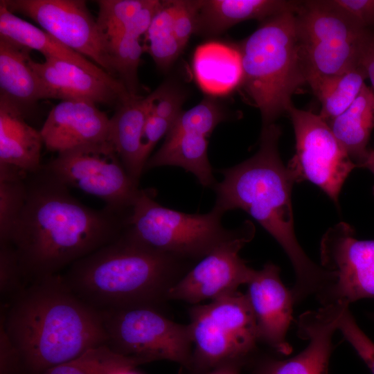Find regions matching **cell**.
Instances as JSON below:
<instances>
[{
    "label": "cell",
    "mask_w": 374,
    "mask_h": 374,
    "mask_svg": "<svg viewBox=\"0 0 374 374\" xmlns=\"http://www.w3.org/2000/svg\"><path fill=\"white\" fill-rule=\"evenodd\" d=\"M25 204L9 242L30 283L57 274L66 265L116 240L131 211L91 208L43 165L26 178Z\"/></svg>",
    "instance_id": "obj_1"
},
{
    "label": "cell",
    "mask_w": 374,
    "mask_h": 374,
    "mask_svg": "<svg viewBox=\"0 0 374 374\" xmlns=\"http://www.w3.org/2000/svg\"><path fill=\"white\" fill-rule=\"evenodd\" d=\"M1 327L15 352V374H41L107 343L100 311L57 274L30 283L11 299Z\"/></svg>",
    "instance_id": "obj_2"
},
{
    "label": "cell",
    "mask_w": 374,
    "mask_h": 374,
    "mask_svg": "<svg viewBox=\"0 0 374 374\" xmlns=\"http://www.w3.org/2000/svg\"><path fill=\"white\" fill-rule=\"evenodd\" d=\"M280 134L275 123L263 125L256 153L219 170L223 179L213 187V207L224 214L244 211L276 240L295 274L292 292L296 303L311 295L317 297L328 286L331 276L307 256L296 239L291 200L295 181L279 154Z\"/></svg>",
    "instance_id": "obj_3"
},
{
    "label": "cell",
    "mask_w": 374,
    "mask_h": 374,
    "mask_svg": "<svg viewBox=\"0 0 374 374\" xmlns=\"http://www.w3.org/2000/svg\"><path fill=\"white\" fill-rule=\"evenodd\" d=\"M195 263L148 249L123 232L79 259L62 276L69 287L98 310L157 308Z\"/></svg>",
    "instance_id": "obj_4"
},
{
    "label": "cell",
    "mask_w": 374,
    "mask_h": 374,
    "mask_svg": "<svg viewBox=\"0 0 374 374\" xmlns=\"http://www.w3.org/2000/svg\"><path fill=\"white\" fill-rule=\"evenodd\" d=\"M238 48L241 85L260 110L262 125L274 123L293 105V94L307 83L296 12L262 21Z\"/></svg>",
    "instance_id": "obj_5"
},
{
    "label": "cell",
    "mask_w": 374,
    "mask_h": 374,
    "mask_svg": "<svg viewBox=\"0 0 374 374\" xmlns=\"http://www.w3.org/2000/svg\"><path fill=\"white\" fill-rule=\"evenodd\" d=\"M154 193L152 189H140L124 231L148 249L197 263L241 231V225L224 228V213L214 207L204 214L186 213L161 206Z\"/></svg>",
    "instance_id": "obj_6"
},
{
    "label": "cell",
    "mask_w": 374,
    "mask_h": 374,
    "mask_svg": "<svg viewBox=\"0 0 374 374\" xmlns=\"http://www.w3.org/2000/svg\"><path fill=\"white\" fill-rule=\"evenodd\" d=\"M188 315L193 351L187 370L208 374L228 364L244 365L254 355L258 339L247 296L240 292L193 305Z\"/></svg>",
    "instance_id": "obj_7"
},
{
    "label": "cell",
    "mask_w": 374,
    "mask_h": 374,
    "mask_svg": "<svg viewBox=\"0 0 374 374\" xmlns=\"http://www.w3.org/2000/svg\"><path fill=\"white\" fill-rule=\"evenodd\" d=\"M296 17L307 83L311 88L359 64L362 46L371 30L353 23L326 0L301 1Z\"/></svg>",
    "instance_id": "obj_8"
},
{
    "label": "cell",
    "mask_w": 374,
    "mask_h": 374,
    "mask_svg": "<svg viewBox=\"0 0 374 374\" xmlns=\"http://www.w3.org/2000/svg\"><path fill=\"white\" fill-rule=\"evenodd\" d=\"M99 311L107 344L116 352L146 363L172 361L187 369L193 346L189 324L176 323L149 306Z\"/></svg>",
    "instance_id": "obj_9"
},
{
    "label": "cell",
    "mask_w": 374,
    "mask_h": 374,
    "mask_svg": "<svg viewBox=\"0 0 374 374\" xmlns=\"http://www.w3.org/2000/svg\"><path fill=\"white\" fill-rule=\"evenodd\" d=\"M44 166L69 188L100 198L106 206L121 213L131 211L141 189L109 140L58 153Z\"/></svg>",
    "instance_id": "obj_10"
},
{
    "label": "cell",
    "mask_w": 374,
    "mask_h": 374,
    "mask_svg": "<svg viewBox=\"0 0 374 374\" xmlns=\"http://www.w3.org/2000/svg\"><path fill=\"white\" fill-rule=\"evenodd\" d=\"M287 113L296 139V152L287 166L294 181L312 182L338 204L345 180L357 166L319 114L293 105Z\"/></svg>",
    "instance_id": "obj_11"
},
{
    "label": "cell",
    "mask_w": 374,
    "mask_h": 374,
    "mask_svg": "<svg viewBox=\"0 0 374 374\" xmlns=\"http://www.w3.org/2000/svg\"><path fill=\"white\" fill-rule=\"evenodd\" d=\"M321 266L332 276L329 286L317 298L321 305H350L374 299V240L355 237L346 222L330 227L320 243Z\"/></svg>",
    "instance_id": "obj_12"
},
{
    "label": "cell",
    "mask_w": 374,
    "mask_h": 374,
    "mask_svg": "<svg viewBox=\"0 0 374 374\" xmlns=\"http://www.w3.org/2000/svg\"><path fill=\"white\" fill-rule=\"evenodd\" d=\"M1 1L10 12L32 19L59 42L91 60L118 79L96 20L90 13L85 1Z\"/></svg>",
    "instance_id": "obj_13"
},
{
    "label": "cell",
    "mask_w": 374,
    "mask_h": 374,
    "mask_svg": "<svg viewBox=\"0 0 374 374\" xmlns=\"http://www.w3.org/2000/svg\"><path fill=\"white\" fill-rule=\"evenodd\" d=\"M240 232L195 263L170 289L168 300L183 301L192 305L213 301L238 291L247 285L255 269L240 256V250L254 237L255 226L245 220Z\"/></svg>",
    "instance_id": "obj_14"
},
{
    "label": "cell",
    "mask_w": 374,
    "mask_h": 374,
    "mask_svg": "<svg viewBox=\"0 0 374 374\" xmlns=\"http://www.w3.org/2000/svg\"><path fill=\"white\" fill-rule=\"evenodd\" d=\"M346 307L349 305L333 303L303 313L297 321V332L308 341L305 348L288 359L262 357L256 362L254 373L328 374L333 335Z\"/></svg>",
    "instance_id": "obj_15"
},
{
    "label": "cell",
    "mask_w": 374,
    "mask_h": 374,
    "mask_svg": "<svg viewBox=\"0 0 374 374\" xmlns=\"http://www.w3.org/2000/svg\"><path fill=\"white\" fill-rule=\"evenodd\" d=\"M245 293L253 313L258 339L277 353L289 355L292 347L287 334L292 321L295 303L292 290L280 277V268L271 262L265 263L247 284Z\"/></svg>",
    "instance_id": "obj_16"
},
{
    "label": "cell",
    "mask_w": 374,
    "mask_h": 374,
    "mask_svg": "<svg viewBox=\"0 0 374 374\" xmlns=\"http://www.w3.org/2000/svg\"><path fill=\"white\" fill-rule=\"evenodd\" d=\"M44 145L60 153L109 140V118L86 100H62L49 112L41 129Z\"/></svg>",
    "instance_id": "obj_17"
},
{
    "label": "cell",
    "mask_w": 374,
    "mask_h": 374,
    "mask_svg": "<svg viewBox=\"0 0 374 374\" xmlns=\"http://www.w3.org/2000/svg\"><path fill=\"white\" fill-rule=\"evenodd\" d=\"M30 64L42 87L44 99L86 100L94 104H120V96L106 82L81 67L63 60L46 57Z\"/></svg>",
    "instance_id": "obj_18"
},
{
    "label": "cell",
    "mask_w": 374,
    "mask_h": 374,
    "mask_svg": "<svg viewBox=\"0 0 374 374\" xmlns=\"http://www.w3.org/2000/svg\"><path fill=\"white\" fill-rule=\"evenodd\" d=\"M0 35L8 37L44 57H51L75 64L109 85L122 102L131 96L123 84L88 58L67 47L52 35L10 12L0 1Z\"/></svg>",
    "instance_id": "obj_19"
},
{
    "label": "cell",
    "mask_w": 374,
    "mask_h": 374,
    "mask_svg": "<svg viewBox=\"0 0 374 374\" xmlns=\"http://www.w3.org/2000/svg\"><path fill=\"white\" fill-rule=\"evenodd\" d=\"M44 145L40 131L30 126L15 104L0 96V163L27 173L39 170Z\"/></svg>",
    "instance_id": "obj_20"
},
{
    "label": "cell",
    "mask_w": 374,
    "mask_h": 374,
    "mask_svg": "<svg viewBox=\"0 0 374 374\" xmlns=\"http://www.w3.org/2000/svg\"><path fill=\"white\" fill-rule=\"evenodd\" d=\"M30 51L0 35V96L17 106L25 116L44 99L41 82L30 64Z\"/></svg>",
    "instance_id": "obj_21"
},
{
    "label": "cell",
    "mask_w": 374,
    "mask_h": 374,
    "mask_svg": "<svg viewBox=\"0 0 374 374\" xmlns=\"http://www.w3.org/2000/svg\"><path fill=\"white\" fill-rule=\"evenodd\" d=\"M300 3L285 0H202L195 33L204 36L217 35L243 21H264L280 13L296 12Z\"/></svg>",
    "instance_id": "obj_22"
},
{
    "label": "cell",
    "mask_w": 374,
    "mask_h": 374,
    "mask_svg": "<svg viewBox=\"0 0 374 374\" xmlns=\"http://www.w3.org/2000/svg\"><path fill=\"white\" fill-rule=\"evenodd\" d=\"M150 109L148 96L121 103L109 118V141L127 173L139 181L145 171L141 139Z\"/></svg>",
    "instance_id": "obj_23"
},
{
    "label": "cell",
    "mask_w": 374,
    "mask_h": 374,
    "mask_svg": "<svg viewBox=\"0 0 374 374\" xmlns=\"http://www.w3.org/2000/svg\"><path fill=\"white\" fill-rule=\"evenodd\" d=\"M193 69L199 87L211 96L227 94L242 81L238 48L222 42L211 41L197 46L193 55Z\"/></svg>",
    "instance_id": "obj_24"
},
{
    "label": "cell",
    "mask_w": 374,
    "mask_h": 374,
    "mask_svg": "<svg viewBox=\"0 0 374 374\" xmlns=\"http://www.w3.org/2000/svg\"><path fill=\"white\" fill-rule=\"evenodd\" d=\"M208 136L185 132L166 136L161 148L146 162L145 170L166 166H178L193 173L204 187L217 183L208 157Z\"/></svg>",
    "instance_id": "obj_25"
},
{
    "label": "cell",
    "mask_w": 374,
    "mask_h": 374,
    "mask_svg": "<svg viewBox=\"0 0 374 374\" xmlns=\"http://www.w3.org/2000/svg\"><path fill=\"white\" fill-rule=\"evenodd\" d=\"M327 123L357 167H362L374 128V93L371 88L364 84L351 105Z\"/></svg>",
    "instance_id": "obj_26"
},
{
    "label": "cell",
    "mask_w": 374,
    "mask_h": 374,
    "mask_svg": "<svg viewBox=\"0 0 374 374\" xmlns=\"http://www.w3.org/2000/svg\"><path fill=\"white\" fill-rule=\"evenodd\" d=\"M161 1L149 0L127 24L110 50L113 66L118 80L132 97L139 96L138 68L144 50L140 43Z\"/></svg>",
    "instance_id": "obj_27"
},
{
    "label": "cell",
    "mask_w": 374,
    "mask_h": 374,
    "mask_svg": "<svg viewBox=\"0 0 374 374\" xmlns=\"http://www.w3.org/2000/svg\"><path fill=\"white\" fill-rule=\"evenodd\" d=\"M366 78L359 64L317 82L312 89L321 103L319 116L328 123L345 112L358 96Z\"/></svg>",
    "instance_id": "obj_28"
},
{
    "label": "cell",
    "mask_w": 374,
    "mask_h": 374,
    "mask_svg": "<svg viewBox=\"0 0 374 374\" xmlns=\"http://www.w3.org/2000/svg\"><path fill=\"white\" fill-rule=\"evenodd\" d=\"M178 0L161 1L145 32L143 48L161 70H167L183 51L174 32Z\"/></svg>",
    "instance_id": "obj_29"
},
{
    "label": "cell",
    "mask_w": 374,
    "mask_h": 374,
    "mask_svg": "<svg viewBox=\"0 0 374 374\" xmlns=\"http://www.w3.org/2000/svg\"><path fill=\"white\" fill-rule=\"evenodd\" d=\"M145 363L140 358L124 355L107 344H103L41 374H113L120 369Z\"/></svg>",
    "instance_id": "obj_30"
},
{
    "label": "cell",
    "mask_w": 374,
    "mask_h": 374,
    "mask_svg": "<svg viewBox=\"0 0 374 374\" xmlns=\"http://www.w3.org/2000/svg\"><path fill=\"white\" fill-rule=\"evenodd\" d=\"M149 0H98L96 24L110 53L113 45L135 15ZM110 55V53H109Z\"/></svg>",
    "instance_id": "obj_31"
},
{
    "label": "cell",
    "mask_w": 374,
    "mask_h": 374,
    "mask_svg": "<svg viewBox=\"0 0 374 374\" xmlns=\"http://www.w3.org/2000/svg\"><path fill=\"white\" fill-rule=\"evenodd\" d=\"M226 116L218 104L204 99L195 107L182 112L166 136L185 132H196L209 136Z\"/></svg>",
    "instance_id": "obj_32"
},
{
    "label": "cell",
    "mask_w": 374,
    "mask_h": 374,
    "mask_svg": "<svg viewBox=\"0 0 374 374\" xmlns=\"http://www.w3.org/2000/svg\"><path fill=\"white\" fill-rule=\"evenodd\" d=\"M26 178L0 180V243L9 242L25 204Z\"/></svg>",
    "instance_id": "obj_33"
},
{
    "label": "cell",
    "mask_w": 374,
    "mask_h": 374,
    "mask_svg": "<svg viewBox=\"0 0 374 374\" xmlns=\"http://www.w3.org/2000/svg\"><path fill=\"white\" fill-rule=\"evenodd\" d=\"M17 251L10 242L0 243V292L12 299L26 286Z\"/></svg>",
    "instance_id": "obj_34"
},
{
    "label": "cell",
    "mask_w": 374,
    "mask_h": 374,
    "mask_svg": "<svg viewBox=\"0 0 374 374\" xmlns=\"http://www.w3.org/2000/svg\"><path fill=\"white\" fill-rule=\"evenodd\" d=\"M337 328L374 374V342L359 327L349 307L341 312Z\"/></svg>",
    "instance_id": "obj_35"
},
{
    "label": "cell",
    "mask_w": 374,
    "mask_h": 374,
    "mask_svg": "<svg viewBox=\"0 0 374 374\" xmlns=\"http://www.w3.org/2000/svg\"><path fill=\"white\" fill-rule=\"evenodd\" d=\"M150 111L172 124L183 112L184 96L175 86L164 83L148 95Z\"/></svg>",
    "instance_id": "obj_36"
},
{
    "label": "cell",
    "mask_w": 374,
    "mask_h": 374,
    "mask_svg": "<svg viewBox=\"0 0 374 374\" xmlns=\"http://www.w3.org/2000/svg\"><path fill=\"white\" fill-rule=\"evenodd\" d=\"M202 0H178L174 19V32L183 48L190 36L195 33Z\"/></svg>",
    "instance_id": "obj_37"
},
{
    "label": "cell",
    "mask_w": 374,
    "mask_h": 374,
    "mask_svg": "<svg viewBox=\"0 0 374 374\" xmlns=\"http://www.w3.org/2000/svg\"><path fill=\"white\" fill-rule=\"evenodd\" d=\"M327 3L364 29L374 26V0H326Z\"/></svg>",
    "instance_id": "obj_38"
},
{
    "label": "cell",
    "mask_w": 374,
    "mask_h": 374,
    "mask_svg": "<svg viewBox=\"0 0 374 374\" xmlns=\"http://www.w3.org/2000/svg\"><path fill=\"white\" fill-rule=\"evenodd\" d=\"M172 125L171 122L152 114L149 109L141 139L143 156L145 164L152 149L163 136L167 135Z\"/></svg>",
    "instance_id": "obj_39"
},
{
    "label": "cell",
    "mask_w": 374,
    "mask_h": 374,
    "mask_svg": "<svg viewBox=\"0 0 374 374\" xmlns=\"http://www.w3.org/2000/svg\"><path fill=\"white\" fill-rule=\"evenodd\" d=\"M359 64L364 69L367 78L370 80L371 84V88L374 93V33L371 31L362 46Z\"/></svg>",
    "instance_id": "obj_40"
},
{
    "label": "cell",
    "mask_w": 374,
    "mask_h": 374,
    "mask_svg": "<svg viewBox=\"0 0 374 374\" xmlns=\"http://www.w3.org/2000/svg\"><path fill=\"white\" fill-rule=\"evenodd\" d=\"M243 365L239 364H228L217 367L208 374H241Z\"/></svg>",
    "instance_id": "obj_41"
},
{
    "label": "cell",
    "mask_w": 374,
    "mask_h": 374,
    "mask_svg": "<svg viewBox=\"0 0 374 374\" xmlns=\"http://www.w3.org/2000/svg\"><path fill=\"white\" fill-rule=\"evenodd\" d=\"M368 169L374 174V150H369L362 166ZM374 194V187H373Z\"/></svg>",
    "instance_id": "obj_42"
},
{
    "label": "cell",
    "mask_w": 374,
    "mask_h": 374,
    "mask_svg": "<svg viewBox=\"0 0 374 374\" xmlns=\"http://www.w3.org/2000/svg\"><path fill=\"white\" fill-rule=\"evenodd\" d=\"M113 374H141L135 370V367H127L120 369Z\"/></svg>",
    "instance_id": "obj_43"
},
{
    "label": "cell",
    "mask_w": 374,
    "mask_h": 374,
    "mask_svg": "<svg viewBox=\"0 0 374 374\" xmlns=\"http://www.w3.org/2000/svg\"><path fill=\"white\" fill-rule=\"evenodd\" d=\"M371 317L372 319L374 321V312L371 314Z\"/></svg>",
    "instance_id": "obj_44"
}]
</instances>
